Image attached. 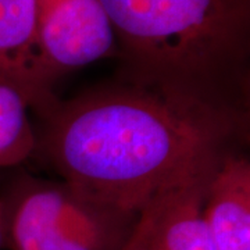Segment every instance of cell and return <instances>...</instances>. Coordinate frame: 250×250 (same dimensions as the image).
Masks as SVG:
<instances>
[{"instance_id": "cell-1", "label": "cell", "mask_w": 250, "mask_h": 250, "mask_svg": "<svg viewBox=\"0 0 250 250\" xmlns=\"http://www.w3.org/2000/svg\"><path fill=\"white\" fill-rule=\"evenodd\" d=\"M38 147L65 185L139 215L207 182L248 138L246 106L121 74L41 113Z\"/></svg>"}, {"instance_id": "cell-2", "label": "cell", "mask_w": 250, "mask_h": 250, "mask_svg": "<svg viewBox=\"0 0 250 250\" xmlns=\"http://www.w3.org/2000/svg\"><path fill=\"white\" fill-rule=\"evenodd\" d=\"M123 72L248 104L250 0H100Z\"/></svg>"}, {"instance_id": "cell-3", "label": "cell", "mask_w": 250, "mask_h": 250, "mask_svg": "<svg viewBox=\"0 0 250 250\" xmlns=\"http://www.w3.org/2000/svg\"><path fill=\"white\" fill-rule=\"evenodd\" d=\"M1 200L11 250H120L141 215L90 202L64 182L31 178Z\"/></svg>"}, {"instance_id": "cell-4", "label": "cell", "mask_w": 250, "mask_h": 250, "mask_svg": "<svg viewBox=\"0 0 250 250\" xmlns=\"http://www.w3.org/2000/svg\"><path fill=\"white\" fill-rule=\"evenodd\" d=\"M36 36L42 59L57 80L117 53L100 0H36Z\"/></svg>"}, {"instance_id": "cell-5", "label": "cell", "mask_w": 250, "mask_h": 250, "mask_svg": "<svg viewBox=\"0 0 250 250\" xmlns=\"http://www.w3.org/2000/svg\"><path fill=\"white\" fill-rule=\"evenodd\" d=\"M0 80L22 90L39 114L56 100L57 78L38 45L36 0H0Z\"/></svg>"}, {"instance_id": "cell-6", "label": "cell", "mask_w": 250, "mask_h": 250, "mask_svg": "<svg viewBox=\"0 0 250 250\" xmlns=\"http://www.w3.org/2000/svg\"><path fill=\"white\" fill-rule=\"evenodd\" d=\"M202 218L218 250H250V161L227 154L205 190Z\"/></svg>"}, {"instance_id": "cell-7", "label": "cell", "mask_w": 250, "mask_h": 250, "mask_svg": "<svg viewBox=\"0 0 250 250\" xmlns=\"http://www.w3.org/2000/svg\"><path fill=\"white\" fill-rule=\"evenodd\" d=\"M208 181L178 192L168 200L157 227L156 250H218L202 218Z\"/></svg>"}, {"instance_id": "cell-8", "label": "cell", "mask_w": 250, "mask_h": 250, "mask_svg": "<svg viewBox=\"0 0 250 250\" xmlns=\"http://www.w3.org/2000/svg\"><path fill=\"white\" fill-rule=\"evenodd\" d=\"M31 110L32 104L22 90L0 80V168L16 167L35 153L38 136Z\"/></svg>"}, {"instance_id": "cell-9", "label": "cell", "mask_w": 250, "mask_h": 250, "mask_svg": "<svg viewBox=\"0 0 250 250\" xmlns=\"http://www.w3.org/2000/svg\"><path fill=\"white\" fill-rule=\"evenodd\" d=\"M172 196L174 195L161 197L143 210L135 224L132 232L129 233L128 239L120 250H156V235L159 221L168 200Z\"/></svg>"}, {"instance_id": "cell-10", "label": "cell", "mask_w": 250, "mask_h": 250, "mask_svg": "<svg viewBox=\"0 0 250 250\" xmlns=\"http://www.w3.org/2000/svg\"><path fill=\"white\" fill-rule=\"evenodd\" d=\"M6 248V221H4V203L0 197V250Z\"/></svg>"}]
</instances>
